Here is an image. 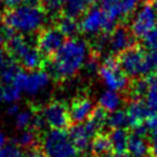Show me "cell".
<instances>
[{"label":"cell","mask_w":157,"mask_h":157,"mask_svg":"<svg viewBox=\"0 0 157 157\" xmlns=\"http://www.w3.org/2000/svg\"><path fill=\"white\" fill-rule=\"evenodd\" d=\"M13 33V31L9 30L5 24L4 25H0V48H2V46L8 41V39L12 37Z\"/></svg>","instance_id":"33"},{"label":"cell","mask_w":157,"mask_h":157,"mask_svg":"<svg viewBox=\"0 0 157 157\" xmlns=\"http://www.w3.org/2000/svg\"><path fill=\"white\" fill-rule=\"evenodd\" d=\"M118 62L127 77L134 79L147 76L155 70L148 52L138 45H134L121 53L118 56Z\"/></svg>","instance_id":"4"},{"label":"cell","mask_w":157,"mask_h":157,"mask_svg":"<svg viewBox=\"0 0 157 157\" xmlns=\"http://www.w3.org/2000/svg\"><path fill=\"white\" fill-rule=\"evenodd\" d=\"M37 140H38V138L36 134V130L25 128L16 138V144L20 146L21 148L30 149L35 147V144H37Z\"/></svg>","instance_id":"26"},{"label":"cell","mask_w":157,"mask_h":157,"mask_svg":"<svg viewBox=\"0 0 157 157\" xmlns=\"http://www.w3.org/2000/svg\"><path fill=\"white\" fill-rule=\"evenodd\" d=\"M122 103V98L116 91H108L103 92L99 98V105L103 108L105 111H116L118 110L119 105Z\"/></svg>","instance_id":"20"},{"label":"cell","mask_w":157,"mask_h":157,"mask_svg":"<svg viewBox=\"0 0 157 157\" xmlns=\"http://www.w3.org/2000/svg\"><path fill=\"white\" fill-rule=\"evenodd\" d=\"M69 108L70 121L75 124L83 123L91 117L93 113V103L87 96H78L72 100Z\"/></svg>","instance_id":"14"},{"label":"cell","mask_w":157,"mask_h":157,"mask_svg":"<svg viewBox=\"0 0 157 157\" xmlns=\"http://www.w3.org/2000/svg\"><path fill=\"white\" fill-rule=\"evenodd\" d=\"M51 83V75L44 70L35 71H20L14 80V84L24 93L30 96H36L48 87Z\"/></svg>","instance_id":"8"},{"label":"cell","mask_w":157,"mask_h":157,"mask_svg":"<svg viewBox=\"0 0 157 157\" xmlns=\"http://www.w3.org/2000/svg\"><path fill=\"white\" fill-rule=\"evenodd\" d=\"M46 13L41 5L25 2L9 9L4 16V24L18 35H33L44 29L47 20Z\"/></svg>","instance_id":"2"},{"label":"cell","mask_w":157,"mask_h":157,"mask_svg":"<svg viewBox=\"0 0 157 157\" xmlns=\"http://www.w3.org/2000/svg\"><path fill=\"white\" fill-rule=\"evenodd\" d=\"M98 1H99V2H102V1H103V0H98Z\"/></svg>","instance_id":"42"},{"label":"cell","mask_w":157,"mask_h":157,"mask_svg":"<svg viewBox=\"0 0 157 157\" xmlns=\"http://www.w3.org/2000/svg\"><path fill=\"white\" fill-rule=\"evenodd\" d=\"M107 126H109L110 128H124V127L128 126V118H127L126 111L123 110H116L113 111L111 115L108 116L107 119Z\"/></svg>","instance_id":"27"},{"label":"cell","mask_w":157,"mask_h":157,"mask_svg":"<svg viewBox=\"0 0 157 157\" xmlns=\"http://www.w3.org/2000/svg\"><path fill=\"white\" fill-rule=\"evenodd\" d=\"M79 28L82 32L88 36L110 33L116 28V22H113L102 8L91 7L83 15Z\"/></svg>","instance_id":"6"},{"label":"cell","mask_w":157,"mask_h":157,"mask_svg":"<svg viewBox=\"0 0 157 157\" xmlns=\"http://www.w3.org/2000/svg\"><path fill=\"white\" fill-rule=\"evenodd\" d=\"M102 82L111 91H124L128 87V78L119 66L118 57L107 56L99 69Z\"/></svg>","instance_id":"7"},{"label":"cell","mask_w":157,"mask_h":157,"mask_svg":"<svg viewBox=\"0 0 157 157\" xmlns=\"http://www.w3.org/2000/svg\"><path fill=\"white\" fill-rule=\"evenodd\" d=\"M41 150L46 157H78V149L64 130L51 128L41 138Z\"/></svg>","instance_id":"5"},{"label":"cell","mask_w":157,"mask_h":157,"mask_svg":"<svg viewBox=\"0 0 157 157\" xmlns=\"http://www.w3.org/2000/svg\"><path fill=\"white\" fill-rule=\"evenodd\" d=\"M41 117L45 124L51 128L66 130L70 124L69 108L61 101H53L41 110Z\"/></svg>","instance_id":"10"},{"label":"cell","mask_w":157,"mask_h":157,"mask_svg":"<svg viewBox=\"0 0 157 157\" xmlns=\"http://www.w3.org/2000/svg\"><path fill=\"white\" fill-rule=\"evenodd\" d=\"M134 35L125 25H118L109 33V49L113 54H121L134 46Z\"/></svg>","instance_id":"13"},{"label":"cell","mask_w":157,"mask_h":157,"mask_svg":"<svg viewBox=\"0 0 157 157\" xmlns=\"http://www.w3.org/2000/svg\"><path fill=\"white\" fill-rule=\"evenodd\" d=\"M20 71H21L20 67L17 66V63L14 60L6 68H4V69L0 71V83L2 84L14 83V80L16 78V76L20 74Z\"/></svg>","instance_id":"28"},{"label":"cell","mask_w":157,"mask_h":157,"mask_svg":"<svg viewBox=\"0 0 157 157\" xmlns=\"http://www.w3.org/2000/svg\"><path fill=\"white\" fill-rule=\"evenodd\" d=\"M99 132L100 127L91 118H88L87 121L75 124L74 126L70 127L69 135L78 151H86L88 148H91L92 141L96 134H99Z\"/></svg>","instance_id":"11"},{"label":"cell","mask_w":157,"mask_h":157,"mask_svg":"<svg viewBox=\"0 0 157 157\" xmlns=\"http://www.w3.org/2000/svg\"><path fill=\"white\" fill-rule=\"evenodd\" d=\"M85 71H86V75H94V74H99V69H100V66H99V62L95 57H88V60L85 63Z\"/></svg>","instance_id":"32"},{"label":"cell","mask_w":157,"mask_h":157,"mask_svg":"<svg viewBox=\"0 0 157 157\" xmlns=\"http://www.w3.org/2000/svg\"><path fill=\"white\" fill-rule=\"evenodd\" d=\"M21 111V108H20V105L15 102V103H10L8 107V109H7V113L10 115V116H16L18 113Z\"/></svg>","instance_id":"38"},{"label":"cell","mask_w":157,"mask_h":157,"mask_svg":"<svg viewBox=\"0 0 157 157\" xmlns=\"http://www.w3.org/2000/svg\"><path fill=\"white\" fill-rule=\"evenodd\" d=\"M13 61L14 59L12 57V55L6 52V51H4L2 48H0V71Z\"/></svg>","instance_id":"34"},{"label":"cell","mask_w":157,"mask_h":157,"mask_svg":"<svg viewBox=\"0 0 157 157\" xmlns=\"http://www.w3.org/2000/svg\"><path fill=\"white\" fill-rule=\"evenodd\" d=\"M127 118H128V126L136 127L144 125V122L150 116V110L148 105L140 99H132L126 108Z\"/></svg>","instance_id":"15"},{"label":"cell","mask_w":157,"mask_h":157,"mask_svg":"<svg viewBox=\"0 0 157 157\" xmlns=\"http://www.w3.org/2000/svg\"><path fill=\"white\" fill-rule=\"evenodd\" d=\"M41 6L51 15H57L63 8V0H41Z\"/></svg>","instance_id":"31"},{"label":"cell","mask_w":157,"mask_h":157,"mask_svg":"<svg viewBox=\"0 0 157 157\" xmlns=\"http://www.w3.org/2000/svg\"><path fill=\"white\" fill-rule=\"evenodd\" d=\"M56 26L66 37H70V38H76L77 33L80 31L79 24L77 23L76 18L67 16V15L59 17Z\"/></svg>","instance_id":"22"},{"label":"cell","mask_w":157,"mask_h":157,"mask_svg":"<svg viewBox=\"0 0 157 157\" xmlns=\"http://www.w3.org/2000/svg\"><path fill=\"white\" fill-rule=\"evenodd\" d=\"M94 0H63L64 15L70 17L78 18L91 8Z\"/></svg>","instance_id":"18"},{"label":"cell","mask_w":157,"mask_h":157,"mask_svg":"<svg viewBox=\"0 0 157 157\" xmlns=\"http://www.w3.org/2000/svg\"><path fill=\"white\" fill-rule=\"evenodd\" d=\"M90 47L79 38H71L62 45L48 66V74L56 80L72 78L88 60Z\"/></svg>","instance_id":"1"},{"label":"cell","mask_w":157,"mask_h":157,"mask_svg":"<svg viewBox=\"0 0 157 157\" xmlns=\"http://www.w3.org/2000/svg\"><path fill=\"white\" fill-rule=\"evenodd\" d=\"M6 142H7V138H6V134H5V132L1 130V127H0V150L4 148L5 146H6Z\"/></svg>","instance_id":"39"},{"label":"cell","mask_w":157,"mask_h":157,"mask_svg":"<svg viewBox=\"0 0 157 157\" xmlns=\"http://www.w3.org/2000/svg\"><path fill=\"white\" fill-rule=\"evenodd\" d=\"M130 135L124 128H115L109 134V139L111 142L115 155L119 157H124L127 153V144H128Z\"/></svg>","instance_id":"17"},{"label":"cell","mask_w":157,"mask_h":157,"mask_svg":"<svg viewBox=\"0 0 157 157\" xmlns=\"http://www.w3.org/2000/svg\"><path fill=\"white\" fill-rule=\"evenodd\" d=\"M0 157H25V153L16 144H8L0 150Z\"/></svg>","instance_id":"30"},{"label":"cell","mask_w":157,"mask_h":157,"mask_svg":"<svg viewBox=\"0 0 157 157\" xmlns=\"http://www.w3.org/2000/svg\"><path fill=\"white\" fill-rule=\"evenodd\" d=\"M148 91V83L146 78H136L132 83L131 87H130V94H131L132 99H140L146 96Z\"/></svg>","instance_id":"29"},{"label":"cell","mask_w":157,"mask_h":157,"mask_svg":"<svg viewBox=\"0 0 157 157\" xmlns=\"http://www.w3.org/2000/svg\"><path fill=\"white\" fill-rule=\"evenodd\" d=\"M155 8H156V12H157V0L155 1Z\"/></svg>","instance_id":"41"},{"label":"cell","mask_w":157,"mask_h":157,"mask_svg":"<svg viewBox=\"0 0 157 157\" xmlns=\"http://www.w3.org/2000/svg\"><path fill=\"white\" fill-rule=\"evenodd\" d=\"M127 151L131 157H149L150 154V144L146 139V135L132 133L128 138Z\"/></svg>","instance_id":"16"},{"label":"cell","mask_w":157,"mask_h":157,"mask_svg":"<svg viewBox=\"0 0 157 157\" xmlns=\"http://www.w3.org/2000/svg\"><path fill=\"white\" fill-rule=\"evenodd\" d=\"M96 157H119L117 155H111V154H105V155H102V156H96Z\"/></svg>","instance_id":"40"},{"label":"cell","mask_w":157,"mask_h":157,"mask_svg":"<svg viewBox=\"0 0 157 157\" xmlns=\"http://www.w3.org/2000/svg\"><path fill=\"white\" fill-rule=\"evenodd\" d=\"M91 150L95 156H102L105 154H109L111 148V142H110L109 135L105 134H96L91 144Z\"/></svg>","instance_id":"23"},{"label":"cell","mask_w":157,"mask_h":157,"mask_svg":"<svg viewBox=\"0 0 157 157\" xmlns=\"http://www.w3.org/2000/svg\"><path fill=\"white\" fill-rule=\"evenodd\" d=\"M150 154L153 157H157V130H154L150 135Z\"/></svg>","instance_id":"35"},{"label":"cell","mask_w":157,"mask_h":157,"mask_svg":"<svg viewBox=\"0 0 157 157\" xmlns=\"http://www.w3.org/2000/svg\"><path fill=\"white\" fill-rule=\"evenodd\" d=\"M144 45L148 52L154 69H157V28L151 30L144 37Z\"/></svg>","instance_id":"24"},{"label":"cell","mask_w":157,"mask_h":157,"mask_svg":"<svg viewBox=\"0 0 157 157\" xmlns=\"http://www.w3.org/2000/svg\"><path fill=\"white\" fill-rule=\"evenodd\" d=\"M6 7L8 8H13V7H16L18 5L25 4V2H36L37 0H2Z\"/></svg>","instance_id":"36"},{"label":"cell","mask_w":157,"mask_h":157,"mask_svg":"<svg viewBox=\"0 0 157 157\" xmlns=\"http://www.w3.org/2000/svg\"><path fill=\"white\" fill-rule=\"evenodd\" d=\"M66 36L57 26H48L40 31L37 38V47L44 56H54L66 41Z\"/></svg>","instance_id":"12"},{"label":"cell","mask_w":157,"mask_h":157,"mask_svg":"<svg viewBox=\"0 0 157 157\" xmlns=\"http://www.w3.org/2000/svg\"><path fill=\"white\" fill-rule=\"evenodd\" d=\"M36 113L30 109L21 110L20 113L15 116V125L20 130H25V128H32L33 123L36 119Z\"/></svg>","instance_id":"25"},{"label":"cell","mask_w":157,"mask_h":157,"mask_svg":"<svg viewBox=\"0 0 157 157\" xmlns=\"http://www.w3.org/2000/svg\"><path fill=\"white\" fill-rule=\"evenodd\" d=\"M25 157H46L43 153V150H40L39 148H30L28 149V151L25 153Z\"/></svg>","instance_id":"37"},{"label":"cell","mask_w":157,"mask_h":157,"mask_svg":"<svg viewBox=\"0 0 157 157\" xmlns=\"http://www.w3.org/2000/svg\"><path fill=\"white\" fill-rule=\"evenodd\" d=\"M157 24V12L155 8L154 0H144L142 6L136 12L132 21L131 30L134 37L144 38L151 30L156 28Z\"/></svg>","instance_id":"9"},{"label":"cell","mask_w":157,"mask_h":157,"mask_svg":"<svg viewBox=\"0 0 157 157\" xmlns=\"http://www.w3.org/2000/svg\"><path fill=\"white\" fill-rule=\"evenodd\" d=\"M148 91L146 94V105L151 113L157 115V71H154L147 77Z\"/></svg>","instance_id":"19"},{"label":"cell","mask_w":157,"mask_h":157,"mask_svg":"<svg viewBox=\"0 0 157 157\" xmlns=\"http://www.w3.org/2000/svg\"><path fill=\"white\" fill-rule=\"evenodd\" d=\"M23 92L15 85L12 84L0 83V102L4 103H15L21 99Z\"/></svg>","instance_id":"21"},{"label":"cell","mask_w":157,"mask_h":157,"mask_svg":"<svg viewBox=\"0 0 157 157\" xmlns=\"http://www.w3.org/2000/svg\"><path fill=\"white\" fill-rule=\"evenodd\" d=\"M7 46L12 57L20 62L24 69L35 71L41 69V67L44 66V54L38 47H33L23 35L13 33L7 41Z\"/></svg>","instance_id":"3"}]
</instances>
